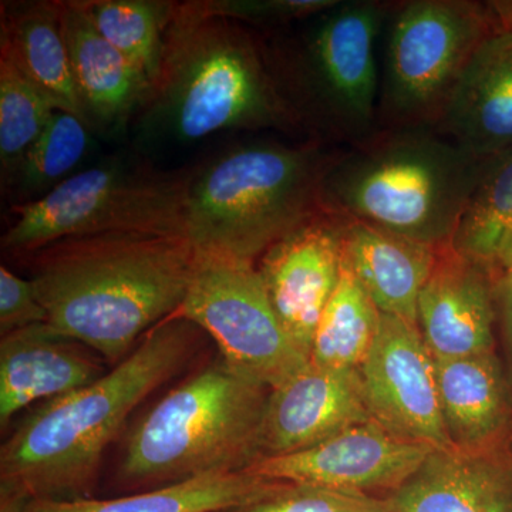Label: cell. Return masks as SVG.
<instances>
[{
    "mask_svg": "<svg viewBox=\"0 0 512 512\" xmlns=\"http://www.w3.org/2000/svg\"><path fill=\"white\" fill-rule=\"evenodd\" d=\"M29 256L47 323L120 363L178 311L197 249L181 235L116 232L62 239Z\"/></svg>",
    "mask_w": 512,
    "mask_h": 512,
    "instance_id": "1",
    "label": "cell"
},
{
    "mask_svg": "<svg viewBox=\"0 0 512 512\" xmlns=\"http://www.w3.org/2000/svg\"><path fill=\"white\" fill-rule=\"evenodd\" d=\"M141 147L191 144L224 131L305 133L268 42L248 26L177 3L160 77L134 121Z\"/></svg>",
    "mask_w": 512,
    "mask_h": 512,
    "instance_id": "2",
    "label": "cell"
},
{
    "mask_svg": "<svg viewBox=\"0 0 512 512\" xmlns=\"http://www.w3.org/2000/svg\"><path fill=\"white\" fill-rule=\"evenodd\" d=\"M198 330L165 319L99 380L33 410L0 448V488L30 501L90 498L107 447L138 404L185 365Z\"/></svg>",
    "mask_w": 512,
    "mask_h": 512,
    "instance_id": "3",
    "label": "cell"
},
{
    "mask_svg": "<svg viewBox=\"0 0 512 512\" xmlns=\"http://www.w3.org/2000/svg\"><path fill=\"white\" fill-rule=\"evenodd\" d=\"M484 158L431 128L379 130L329 165L323 210L427 247H448Z\"/></svg>",
    "mask_w": 512,
    "mask_h": 512,
    "instance_id": "4",
    "label": "cell"
},
{
    "mask_svg": "<svg viewBox=\"0 0 512 512\" xmlns=\"http://www.w3.org/2000/svg\"><path fill=\"white\" fill-rule=\"evenodd\" d=\"M339 150L309 141H252L188 171L185 237L198 252L258 261L322 211L320 188Z\"/></svg>",
    "mask_w": 512,
    "mask_h": 512,
    "instance_id": "5",
    "label": "cell"
},
{
    "mask_svg": "<svg viewBox=\"0 0 512 512\" xmlns=\"http://www.w3.org/2000/svg\"><path fill=\"white\" fill-rule=\"evenodd\" d=\"M269 392L222 357L215 360L138 421L121 458V480L157 488L247 470L261 458Z\"/></svg>",
    "mask_w": 512,
    "mask_h": 512,
    "instance_id": "6",
    "label": "cell"
},
{
    "mask_svg": "<svg viewBox=\"0 0 512 512\" xmlns=\"http://www.w3.org/2000/svg\"><path fill=\"white\" fill-rule=\"evenodd\" d=\"M390 3L339 2L269 49L286 96L313 141L362 143L379 131V42Z\"/></svg>",
    "mask_w": 512,
    "mask_h": 512,
    "instance_id": "7",
    "label": "cell"
},
{
    "mask_svg": "<svg viewBox=\"0 0 512 512\" xmlns=\"http://www.w3.org/2000/svg\"><path fill=\"white\" fill-rule=\"evenodd\" d=\"M187 178L188 171H158L131 154L103 158L45 197L13 205L0 244L9 254L29 256L62 239L89 235L185 237Z\"/></svg>",
    "mask_w": 512,
    "mask_h": 512,
    "instance_id": "8",
    "label": "cell"
},
{
    "mask_svg": "<svg viewBox=\"0 0 512 512\" xmlns=\"http://www.w3.org/2000/svg\"><path fill=\"white\" fill-rule=\"evenodd\" d=\"M383 29L379 130H433L471 57L501 32L493 3L476 0L390 3Z\"/></svg>",
    "mask_w": 512,
    "mask_h": 512,
    "instance_id": "9",
    "label": "cell"
},
{
    "mask_svg": "<svg viewBox=\"0 0 512 512\" xmlns=\"http://www.w3.org/2000/svg\"><path fill=\"white\" fill-rule=\"evenodd\" d=\"M170 318L204 330L228 365L269 389L311 363L276 315L254 262L197 251L190 288Z\"/></svg>",
    "mask_w": 512,
    "mask_h": 512,
    "instance_id": "10",
    "label": "cell"
},
{
    "mask_svg": "<svg viewBox=\"0 0 512 512\" xmlns=\"http://www.w3.org/2000/svg\"><path fill=\"white\" fill-rule=\"evenodd\" d=\"M434 448L396 436L377 421L356 424L298 453L262 457L247 473L276 483L386 497L419 470Z\"/></svg>",
    "mask_w": 512,
    "mask_h": 512,
    "instance_id": "11",
    "label": "cell"
},
{
    "mask_svg": "<svg viewBox=\"0 0 512 512\" xmlns=\"http://www.w3.org/2000/svg\"><path fill=\"white\" fill-rule=\"evenodd\" d=\"M373 420L403 439L434 450L450 448L436 359L419 326L397 316H380L375 343L359 370Z\"/></svg>",
    "mask_w": 512,
    "mask_h": 512,
    "instance_id": "12",
    "label": "cell"
},
{
    "mask_svg": "<svg viewBox=\"0 0 512 512\" xmlns=\"http://www.w3.org/2000/svg\"><path fill=\"white\" fill-rule=\"evenodd\" d=\"M342 232V215L319 211L279 239L256 265L276 315L309 359L319 320L338 286Z\"/></svg>",
    "mask_w": 512,
    "mask_h": 512,
    "instance_id": "13",
    "label": "cell"
},
{
    "mask_svg": "<svg viewBox=\"0 0 512 512\" xmlns=\"http://www.w3.org/2000/svg\"><path fill=\"white\" fill-rule=\"evenodd\" d=\"M495 276L490 265L451 245L437 249L417 305V326L434 359L494 352Z\"/></svg>",
    "mask_w": 512,
    "mask_h": 512,
    "instance_id": "14",
    "label": "cell"
},
{
    "mask_svg": "<svg viewBox=\"0 0 512 512\" xmlns=\"http://www.w3.org/2000/svg\"><path fill=\"white\" fill-rule=\"evenodd\" d=\"M372 420L359 370L309 363L269 392L261 458L298 453Z\"/></svg>",
    "mask_w": 512,
    "mask_h": 512,
    "instance_id": "15",
    "label": "cell"
},
{
    "mask_svg": "<svg viewBox=\"0 0 512 512\" xmlns=\"http://www.w3.org/2000/svg\"><path fill=\"white\" fill-rule=\"evenodd\" d=\"M60 6L83 119L90 130L117 136L140 116L153 87L101 36L80 0L60 2Z\"/></svg>",
    "mask_w": 512,
    "mask_h": 512,
    "instance_id": "16",
    "label": "cell"
},
{
    "mask_svg": "<svg viewBox=\"0 0 512 512\" xmlns=\"http://www.w3.org/2000/svg\"><path fill=\"white\" fill-rule=\"evenodd\" d=\"M97 353L36 323L0 339V426L39 400L57 399L106 375Z\"/></svg>",
    "mask_w": 512,
    "mask_h": 512,
    "instance_id": "17",
    "label": "cell"
},
{
    "mask_svg": "<svg viewBox=\"0 0 512 512\" xmlns=\"http://www.w3.org/2000/svg\"><path fill=\"white\" fill-rule=\"evenodd\" d=\"M392 512H512V443L433 450L389 497Z\"/></svg>",
    "mask_w": 512,
    "mask_h": 512,
    "instance_id": "18",
    "label": "cell"
},
{
    "mask_svg": "<svg viewBox=\"0 0 512 512\" xmlns=\"http://www.w3.org/2000/svg\"><path fill=\"white\" fill-rule=\"evenodd\" d=\"M433 130L478 158L512 147V30L478 47Z\"/></svg>",
    "mask_w": 512,
    "mask_h": 512,
    "instance_id": "19",
    "label": "cell"
},
{
    "mask_svg": "<svg viewBox=\"0 0 512 512\" xmlns=\"http://www.w3.org/2000/svg\"><path fill=\"white\" fill-rule=\"evenodd\" d=\"M450 446L484 451L512 443V393L495 352L436 360Z\"/></svg>",
    "mask_w": 512,
    "mask_h": 512,
    "instance_id": "20",
    "label": "cell"
},
{
    "mask_svg": "<svg viewBox=\"0 0 512 512\" xmlns=\"http://www.w3.org/2000/svg\"><path fill=\"white\" fill-rule=\"evenodd\" d=\"M342 249L380 313L417 325L420 292L437 249L349 217H343Z\"/></svg>",
    "mask_w": 512,
    "mask_h": 512,
    "instance_id": "21",
    "label": "cell"
},
{
    "mask_svg": "<svg viewBox=\"0 0 512 512\" xmlns=\"http://www.w3.org/2000/svg\"><path fill=\"white\" fill-rule=\"evenodd\" d=\"M0 57L15 64L84 121L64 40L60 2L2 3Z\"/></svg>",
    "mask_w": 512,
    "mask_h": 512,
    "instance_id": "22",
    "label": "cell"
},
{
    "mask_svg": "<svg viewBox=\"0 0 512 512\" xmlns=\"http://www.w3.org/2000/svg\"><path fill=\"white\" fill-rule=\"evenodd\" d=\"M278 484L247 471L212 474L107 500L30 501L25 512H225L251 503Z\"/></svg>",
    "mask_w": 512,
    "mask_h": 512,
    "instance_id": "23",
    "label": "cell"
},
{
    "mask_svg": "<svg viewBox=\"0 0 512 512\" xmlns=\"http://www.w3.org/2000/svg\"><path fill=\"white\" fill-rule=\"evenodd\" d=\"M379 309L342 255L338 286L322 313L311 350L312 365L360 370L380 325Z\"/></svg>",
    "mask_w": 512,
    "mask_h": 512,
    "instance_id": "24",
    "label": "cell"
},
{
    "mask_svg": "<svg viewBox=\"0 0 512 512\" xmlns=\"http://www.w3.org/2000/svg\"><path fill=\"white\" fill-rule=\"evenodd\" d=\"M511 235L512 147L484 158L451 247L495 269Z\"/></svg>",
    "mask_w": 512,
    "mask_h": 512,
    "instance_id": "25",
    "label": "cell"
},
{
    "mask_svg": "<svg viewBox=\"0 0 512 512\" xmlns=\"http://www.w3.org/2000/svg\"><path fill=\"white\" fill-rule=\"evenodd\" d=\"M101 36L143 74L160 77L165 37L177 3L165 0H80Z\"/></svg>",
    "mask_w": 512,
    "mask_h": 512,
    "instance_id": "26",
    "label": "cell"
},
{
    "mask_svg": "<svg viewBox=\"0 0 512 512\" xmlns=\"http://www.w3.org/2000/svg\"><path fill=\"white\" fill-rule=\"evenodd\" d=\"M92 133L76 114L56 111L29 148L8 187L15 205L39 200L79 173L80 165L92 150Z\"/></svg>",
    "mask_w": 512,
    "mask_h": 512,
    "instance_id": "27",
    "label": "cell"
},
{
    "mask_svg": "<svg viewBox=\"0 0 512 512\" xmlns=\"http://www.w3.org/2000/svg\"><path fill=\"white\" fill-rule=\"evenodd\" d=\"M63 104L0 57V174L8 190L20 163Z\"/></svg>",
    "mask_w": 512,
    "mask_h": 512,
    "instance_id": "28",
    "label": "cell"
},
{
    "mask_svg": "<svg viewBox=\"0 0 512 512\" xmlns=\"http://www.w3.org/2000/svg\"><path fill=\"white\" fill-rule=\"evenodd\" d=\"M225 512H392L387 497L279 483L251 503Z\"/></svg>",
    "mask_w": 512,
    "mask_h": 512,
    "instance_id": "29",
    "label": "cell"
},
{
    "mask_svg": "<svg viewBox=\"0 0 512 512\" xmlns=\"http://www.w3.org/2000/svg\"><path fill=\"white\" fill-rule=\"evenodd\" d=\"M338 3L339 0H197L207 15L261 28L305 22Z\"/></svg>",
    "mask_w": 512,
    "mask_h": 512,
    "instance_id": "30",
    "label": "cell"
},
{
    "mask_svg": "<svg viewBox=\"0 0 512 512\" xmlns=\"http://www.w3.org/2000/svg\"><path fill=\"white\" fill-rule=\"evenodd\" d=\"M36 323H47V313L32 281L0 266V336Z\"/></svg>",
    "mask_w": 512,
    "mask_h": 512,
    "instance_id": "31",
    "label": "cell"
},
{
    "mask_svg": "<svg viewBox=\"0 0 512 512\" xmlns=\"http://www.w3.org/2000/svg\"><path fill=\"white\" fill-rule=\"evenodd\" d=\"M495 306L497 318L503 323L505 336L512 348V269L497 272L495 276Z\"/></svg>",
    "mask_w": 512,
    "mask_h": 512,
    "instance_id": "32",
    "label": "cell"
},
{
    "mask_svg": "<svg viewBox=\"0 0 512 512\" xmlns=\"http://www.w3.org/2000/svg\"><path fill=\"white\" fill-rule=\"evenodd\" d=\"M512 269V235L503 249H501L500 255H498L497 264H495V271H510Z\"/></svg>",
    "mask_w": 512,
    "mask_h": 512,
    "instance_id": "33",
    "label": "cell"
}]
</instances>
